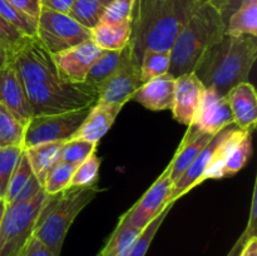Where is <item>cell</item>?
<instances>
[{
  "mask_svg": "<svg viewBox=\"0 0 257 256\" xmlns=\"http://www.w3.org/2000/svg\"><path fill=\"white\" fill-rule=\"evenodd\" d=\"M197 0H135L131 14V39L136 58L146 50L171 52L178 32Z\"/></svg>",
  "mask_w": 257,
  "mask_h": 256,
  "instance_id": "1",
  "label": "cell"
},
{
  "mask_svg": "<svg viewBox=\"0 0 257 256\" xmlns=\"http://www.w3.org/2000/svg\"><path fill=\"white\" fill-rule=\"evenodd\" d=\"M257 37L223 34L201 55L193 73L205 88L227 95L242 82H247L257 58Z\"/></svg>",
  "mask_w": 257,
  "mask_h": 256,
  "instance_id": "2",
  "label": "cell"
},
{
  "mask_svg": "<svg viewBox=\"0 0 257 256\" xmlns=\"http://www.w3.org/2000/svg\"><path fill=\"white\" fill-rule=\"evenodd\" d=\"M226 33L220 12L208 0H197L171 48L170 74L175 78L191 73L201 55Z\"/></svg>",
  "mask_w": 257,
  "mask_h": 256,
  "instance_id": "3",
  "label": "cell"
},
{
  "mask_svg": "<svg viewBox=\"0 0 257 256\" xmlns=\"http://www.w3.org/2000/svg\"><path fill=\"white\" fill-rule=\"evenodd\" d=\"M93 186L68 187L57 195H48L38 217L33 236L42 241L54 256H60L63 242L80 211L95 197Z\"/></svg>",
  "mask_w": 257,
  "mask_h": 256,
  "instance_id": "4",
  "label": "cell"
},
{
  "mask_svg": "<svg viewBox=\"0 0 257 256\" xmlns=\"http://www.w3.org/2000/svg\"><path fill=\"white\" fill-rule=\"evenodd\" d=\"M33 115L59 114L92 107L98 89L88 83H38L24 85Z\"/></svg>",
  "mask_w": 257,
  "mask_h": 256,
  "instance_id": "5",
  "label": "cell"
},
{
  "mask_svg": "<svg viewBox=\"0 0 257 256\" xmlns=\"http://www.w3.org/2000/svg\"><path fill=\"white\" fill-rule=\"evenodd\" d=\"M44 188L27 202L7 205L0 223V256H20L35 230L38 217L47 201Z\"/></svg>",
  "mask_w": 257,
  "mask_h": 256,
  "instance_id": "6",
  "label": "cell"
},
{
  "mask_svg": "<svg viewBox=\"0 0 257 256\" xmlns=\"http://www.w3.org/2000/svg\"><path fill=\"white\" fill-rule=\"evenodd\" d=\"M8 64L15 70L24 85L63 82L58 75L54 58L37 37H25L9 53Z\"/></svg>",
  "mask_w": 257,
  "mask_h": 256,
  "instance_id": "7",
  "label": "cell"
},
{
  "mask_svg": "<svg viewBox=\"0 0 257 256\" xmlns=\"http://www.w3.org/2000/svg\"><path fill=\"white\" fill-rule=\"evenodd\" d=\"M35 37L50 54L54 55L92 39V30L83 27L68 14L53 12L42 7Z\"/></svg>",
  "mask_w": 257,
  "mask_h": 256,
  "instance_id": "8",
  "label": "cell"
},
{
  "mask_svg": "<svg viewBox=\"0 0 257 256\" xmlns=\"http://www.w3.org/2000/svg\"><path fill=\"white\" fill-rule=\"evenodd\" d=\"M90 108L92 107L59 114L33 115L25 127L23 148L72 140L89 113Z\"/></svg>",
  "mask_w": 257,
  "mask_h": 256,
  "instance_id": "9",
  "label": "cell"
},
{
  "mask_svg": "<svg viewBox=\"0 0 257 256\" xmlns=\"http://www.w3.org/2000/svg\"><path fill=\"white\" fill-rule=\"evenodd\" d=\"M142 84L140 60L128 43L120 52V59L115 69L97 87L98 102L124 105Z\"/></svg>",
  "mask_w": 257,
  "mask_h": 256,
  "instance_id": "10",
  "label": "cell"
},
{
  "mask_svg": "<svg viewBox=\"0 0 257 256\" xmlns=\"http://www.w3.org/2000/svg\"><path fill=\"white\" fill-rule=\"evenodd\" d=\"M173 182L167 166L162 175L148 188L147 192L138 200V202L122 216L125 223L132 227L143 230L168 203Z\"/></svg>",
  "mask_w": 257,
  "mask_h": 256,
  "instance_id": "11",
  "label": "cell"
},
{
  "mask_svg": "<svg viewBox=\"0 0 257 256\" xmlns=\"http://www.w3.org/2000/svg\"><path fill=\"white\" fill-rule=\"evenodd\" d=\"M100 49L92 39L53 55L60 80L83 83L93 63L99 57Z\"/></svg>",
  "mask_w": 257,
  "mask_h": 256,
  "instance_id": "12",
  "label": "cell"
},
{
  "mask_svg": "<svg viewBox=\"0 0 257 256\" xmlns=\"http://www.w3.org/2000/svg\"><path fill=\"white\" fill-rule=\"evenodd\" d=\"M231 123H233V117L227 97L211 88H205L191 125L201 133L215 136Z\"/></svg>",
  "mask_w": 257,
  "mask_h": 256,
  "instance_id": "13",
  "label": "cell"
},
{
  "mask_svg": "<svg viewBox=\"0 0 257 256\" xmlns=\"http://www.w3.org/2000/svg\"><path fill=\"white\" fill-rule=\"evenodd\" d=\"M203 90L205 87L193 72L176 78L173 104L171 110L177 122L187 127L192 124Z\"/></svg>",
  "mask_w": 257,
  "mask_h": 256,
  "instance_id": "14",
  "label": "cell"
},
{
  "mask_svg": "<svg viewBox=\"0 0 257 256\" xmlns=\"http://www.w3.org/2000/svg\"><path fill=\"white\" fill-rule=\"evenodd\" d=\"M0 103L27 127L28 122L33 117L32 108L24 84L20 82L15 70L9 64L0 68Z\"/></svg>",
  "mask_w": 257,
  "mask_h": 256,
  "instance_id": "15",
  "label": "cell"
},
{
  "mask_svg": "<svg viewBox=\"0 0 257 256\" xmlns=\"http://www.w3.org/2000/svg\"><path fill=\"white\" fill-rule=\"evenodd\" d=\"M176 78L170 73L156 77L143 83L132 99L140 103L150 110L171 109L173 104V93H175Z\"/></svg>",
  "mask_w": 257,
  "mask_h": 256,
  "instance_id": "16",
  "label": "cell"
},
{
  "mask_svg": "<svg viewBox=\"0 0 257 256\" xmlns=\"http://www.w3.org/2000/svg\"><path fill=\"white\" fill-rule=\"evenodd\" d=\"M233 123L238 128L253 132L257 122V94L251 83L242 82L227 93Z\"/></svg>",
  "mask_w": 257,
  "mask_h": 256,
  "instance_id": "17",
  "label": "cell"
},
{
  "mask_svg": "<svg viewBox=\"0 0 257 256\" xmlns=\"http://www.w3.org/2000/svg\"><path fill=\"white\" fill-rule=\"evenodd\" d=\"M122 108L123 105L119 104H105L97 102L92 105L89 113L72 140H83L98 145L100 138H103V136L113 125Z\"/></svg>",
  "mask_w": 257,
  "mask_h": 256,
  "instance_id": "18",
  "label": "cell"
},
{
  "mask_svg": "<svg viewBox=\"0 0 257 256\" xmlns=\"http://www.w3.org/2000/svg\"><path fill=\"white\" fill-rule=\"evenodd\" d=\"M212 137L213 136L207 133H201L193 125H188V131L186 132L185 138L181 142L175 157L168 163L170 176L173 183L180 180L181 176L190 168L196 157L200 155L201 151Z\"/></svg>",
  "mask_w": 257,
  "mask_h": 256,
  "instance_id": "19",
  "label": "cell"
},
{
  "mask_svg": "<svg viewBox=\"0 0 257 256\" xmlns=\"http://www.w3.org/2000/svg\"><path fill=\"white\" fill-rule=\"evenodd\" d=\"M64 142H49L34 147L23 148L32 166L33 173L40 183H44L48 173L53 167L60 162V155Z\"/></svg>",
  "mask_w": 257,
  "mask_h": 256,
  "instance_id": "20",
  "label": "cell"
},
{
  "mask_svg": "<svg viewBox=\"0 0 257 256\" xmlns=\"http://www.w3.org/2000/svg\"><path fill=\"white\" fill-rule=\"evenodd\" d=\"M131 39V20L120 23H98L92 29V40L104 50H122Z\"/></svg>",
  "mask_w": 257,
  "mask_h": 256,
  "instance_id": "21",
  "label": "cell"
},
{
  "mask_svg": "<svg viewBox=\"0 0 257 256\" xmlns=\"http://www.w3.org/2000/svg\"><path fill=\"white\" fill-rule=\"evenodd\" d=\"M226 34L257 37V2L245 5L226 22Z\"/></svg>",
  "mask_w": 257,
  "mask_h": 256,
  "instance_id": "22",
  "label": "cell"
},
{
  "mask_svg": "<svg viewBox=\"0 0 257 256\" xmlns=\"http://www.w3.org/2000/svg\"><path fill=\"white\" fill-rule=\"evenodd\" d=\"M25 125L0 103V148L23 147Z\"/></svg>",
  "mask_w": 257,
  "mask_h": 256,
  "instance_id": "23",
  "label": "cell"
},
{
  "mask_svg": "<svg viewBox=\"0 0 257 256\" xmlns=\"http://www.w3.org/2000/svg\"><path fill=\"white\" fill-rule=\"evenodd\" d=\"M110 0H74L68 15L83 27L92 30L102 19L105 8Z\"/></svg>",
  "mask_w": 257,
  "mask_h": 256,
  "instance_id": "24",
  "label": "cell"
},
{
  "mask_svg": "<svg viewBox=\"0 0 257 256\" xmlns=\"http://www.w3.org/2000/svg\"><path fill=\"white\" fill-rule=\"evenodd\" d=\"M171 52L168 50H146L140 60V69L142 82L170 72Z\"/></svg>",
  "mask_w": 257,
  "mask_h": 256,
  "instance_id": "25",
  "label": "cell"
},
{
  "mask_svg": "<svg viewBox=\"0 0 257 256\" xmlns=\"http://www.w3.org/2000/svg\"><path fill=\"white\" fill-rule=\"evenodd\" d=\"M120 52L122 50L102 49L99 57L97 58V60L90 67L84 82L90 85H94V87H98L115 69L120 59Z\"/></svg>",
  "mask_w": 257,
  "mask_h": 256,
  "instance_id": "26",
  "label": "cell"
},
{
  "mask_svg": "<svg viewBox=\"0 0 257 256\" xmlns=\"http://www.w3.org/2000/svg\"><path fill=\"white\" fill-rule=\"evenodd\" d=\"M173 203L175 202H168L167 205L163 207V210L143 228L140 232V235L137 236V238L135 240V242L131 246V250L128 256H146L148 248H150L151 242L155 238L156 233H157L158 228L161 227L162 222L165 221V218L167 217V215L170 213L171 208H172Z\"/></svg>",
  "mask_w": 257,
  "mask_h": 256,
  "instance_id": "27",
  "label": "cell"
},
{
  "mask_svg": "<svg viewBox=\"0 0 257 256\" xmlns=\"http://www.w3.org/2000/svg\"><path fill=\"white\" fill-rule=\"evenodd\" d=\"M252 155V132H246L240 142L235 146L222 168V177L240 172Z\"/></svg>",
  "mask_w": 257,
  "mask_h": 256,
  "instance_id": "28",
  "label": "cell"
},
{
  "mask_svg": "<svg viewBox=\"0 0 257 256\" xmlns=\"http://www.w3.org/2000/svg\"><path fill=\"white\" fill-rule=\"evenodd\" d=\"M77 167L78 166L72 165V163L62 162V161L58 162L50 170L44 183H43L45 193L47 195H57V193L63 192L68 187H70V181H72L73 173L77 170Z\"/></svg>",
  "mask_w": 257,
  "mask_h": 256,
  "instance_id": "29",
  "label": "cell"
},
{
  "mask_svg": "<svg viewBox=\"0 0 257 256\" xmlns=\"http://www.w3.org/2000/svg\"><path fill=\"white\" fill-rule=\"evenodd\" d=\"M33 175H34V173H33L32 166H30L29 160H28L24 150H23L19 161H18L17 166H15L14 168L12 178H10L9 186H8L7 196H5L4 198L7 205H9V203H12L13 201H14V198L18 196V193L20 192V190L24 187L25 183L29 181V178L32 177Z\"/></svg>",
  "mask_w": 257,
  "mask_h": 256,
  "instance_id": "30",
  "label": "cell"
},
{
  "mask_svg": "<svg viewBox=\"0 0 257 256\" xmlns=\"http://www.w3.org/2000/svg\"><path fill=\"white\" fill-rule=\"evenodd\" d=\"M22 152L23 147L0 148V198L3 200L7 196L10 178Z\"/></svg>",
  "mask_w": 257,
  "mask_h": 256,
  "instance_id": "31",
  "label": "cell"
},
{
  "mask_svg": "<svg viewBox=\"0 0 257 256\" xmlns=\"http://www.w3.org/2000/svg\"><path fill=\"white\" fill-rule=\"evenodd\" d=\"M95 148H97V145L92 142H88V141L69 140L67 142H64V145H63L60 161L62 162L79 166L90 155L95 153Z\"/></svg>",
  "mask_w": 257,
  "mask_h": 256,
  "instance_id": "32",
  "label": "cell"
},
{
  "mask_svg": "<svg viewBox=\"0 0 257 256\" xmlns=\"http://www.w3.org/2000/svg\"><path fill=\"white\" fill-rule=\"evenodd\" d=\"M0 17L14 25L24 35H28V37L37 35V22L12 7L7 0H0Z\"/></svg>",
  "mask_w": 257,
  "mask_h": 256,
  "instance_id": "33",
  "label": "cell"
},
{
  "mask_svg": "<svg viewBox=\"0 0 257 256\" xmlns=\"http://www.w3.org/2000/svg\"><path fill=\"white\" fill-rule=\"evenodd\" d=\"M99 167L100 158L93 153L74 171L70 181V187H84V186L94 185L99 173Z\"/></svg>",
  "mask_w": 257,
  "mask_h": 256,
  "instance_id": "34",
  "label": "cell"
},
{
  "mask_svg": "<svg viewBox=\"0 0 257 256\" xmlns=\"http://www.w3.org/2000/svg\"><path fill=\"white\" fill-rule=\"evenodd\" d=\"M135 0H110L105 8L99 23H120L124 20H131Z\"/></svg>",
  "mask_w": 257,
  "mask_h": 256,
  "instance_id": "35",
  "label": "cell"
},
{
  "mask_svg": "<svg viewBox=\"0 0 257 256\" xmlns=\"http://www.w3.org/2000/svg\"><path fill=\"white\" fill-rule=\"evenodd\" d=\"M25 37H28V35L23 34L14 25H12L0 17V48L10 53L24 40Z\"/></svg>",
  "mask_w": 257,
  "mask_h": 256,
  "instance_id": "36",
  "label": "cell"
},
{
  "mask_svg": "<svg viewBox=\"0 0 257 256\" xmlns=\"http://www.w3.org/2000/svg\"><path fill=\"white\" fill-rule=\"evenodd\" d=\"M208 2L220 12L221 17H222L223 22H225L226 24L228 18H230L233 13H236L238 9L245 7V5L257 2V0H208Z\"/></svg>",
  "mask_w": 257,
  "mask_h": 256,
  "instance_id": "37",
  "label": "cell"
},
{
  "mask_svg": "<svg viewBox=\"0 0 257 256\" xmlns=\"http://www.w3.org/2000/svg\"><path fill=\"white\" fill-rule=\"evenodd\" d=\"M12 7L19 10L20 13L29 17L30 19L38 22L40 10H42V3L40 0H7Z\"/></svg>",
  "mask_w": 257,
  "mask_h": 256,
  "instance_id": "38",
  "label": "cell"
},
{
  "mask_svg": "<svg viewBox=\"0 0 257 256\" xmlns=\"http://www.w3.org/2000/svg\"><path fill=\"white\" fill-rule=\"evenodd\" d=\"M42 188H43L42 183L38 181V178L35 177V175H33L32 177L29 178V181L25 183L24 187L20 190V192L18 193V196L14 198V201H13L12 203L27 202V201H30L32 198H34L35 196L40 192V191H42Z\"/></svg>",
  "mask_w": 257,
  "mask_h": 256,
  "instance_id": "39",
  "label": "cell"
},
{
  "mask_svg": "<svg viewBox=\"0 0 257 256\" xmlns=\"http://www.w3.org/2000/svg\"><path fill=\"white\" fill-rule=\"evenodd\" d=\"M20 256H54L52 251L44 245L40 240L32 236L25 247L23 248Z\"/></svg>",
  "mask_w": 257,
  "mask_h": 256,
  "instance_id": "40",
  "label": "cell"
},
{
  "mask_svg": "<svg viewBox=\"0 0 257 256\" xmlns=\"http://www.w3.org/2000/svg\"><path fill=\"white\" fill-rule=\"evenodd\" d=\"M40 3H42V7L47 9L62 13V14H68L74 4V0H40Z\"/></svg>",
  "mask_w": 257,
  "mask_h": 256,
  "instance_id": "41",
  "label": "cell"
},
{
  "mask_svg": "<svg viewBox=\"0 0 257 256\" xmlns=\"http://www.w3.org/2000/svg\"><path fill=\"white\" fill-rule=\"evenodd\" d=\"M256 185L253 187V193H252V201H251V210H250V218H248L247 226H246V231L250 233L251 236H256V231H257V205H256Z\"/></svg>",
  "mask_w": 257,
  "mask_h": 256,
  "instance_id": "42",
  "label": "cell"
},
{
  "mask_svg": "<svg viewBox=\"0 0 257 256\" xmlns=\"http://www.w3.org/2000/svg\"><path fill=\"white\" fill-rule=\"evenodd\" d=\"M251 237H253V236H251L246 230L243 231V232L241 233L240 237L237 238V241L235 242V245L232 246V248L228 251L227 256H240L241 252H242L243 247H245V245L247 243V241L250 240Z\"/></svg>",
  "mask_w": 257,
  "mask_h": 256,
  "instance_id": "43",
  "label": "cell"
},
{
  "mask_svg": "<svg viewBox=\"0 0 257 256\" xmlns=\"http://www.w3.org/2000/svg\"><path fill=\"white\" fill-rule=\"evenodd\" d=\"M240 256H257V236H253L247 241Z\"/></svg>",
  "mask_w": 257,
  "mask_h": 256,
  "instance_id": "44",
  "label": "cell"
},
{
  "mask_svg": "<svg viewBox=\"0 0 257 256\" xmlns=\"http://www.w3.org/2000/svg\"><path fill=\"white\" fill-rule=\"evenodd\" d=\"M9 63V53L0 48V68H4Z\"/></svg>",
  "mask_w": 257,
  "mask_h": 256,
  "instance_id": "45",
  "label": "cell"
},
{
  "mask_svg": "<svg viewBox=\"0 0 257 256\" xmlns=\"http://www.w3.org/2000/svg\"><path fill=\"white\" fill-rule=\"evenodd\" d=\"M5 208H7V202H5V200L0 198V223H2L3 216H4V212H5Z\"/></svg>",
  "mask_w": 257,
  "mask_h": 256,
  "instance_id": "46",
  "label": "cell"
}]
</instances>
